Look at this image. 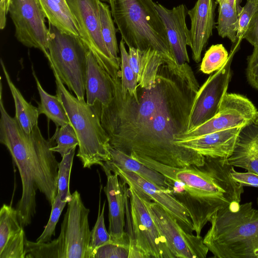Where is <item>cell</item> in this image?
I'll use <instances>...</instances> for the list:
<instances>
[{"label": "cell", "instance_id": "obj_1", "mask_svg": "<svg viewBox=\"0 0 258 258\" xmlns=\"http://www.w3.org/2000/svg\"><path fill=\"white\" fill-rule=\"evenodd\" d=\"M113 86L112 100L100 108L111 147L175 167L204 165L205 156L175 143L188 130L197 92L167 64L150 88L138 86V99L123 91L120 78L113 79Z\"/></svg>", "mask_w": 258, "mask_h": 258}, {"label": "cell", "instance_id": "obj_2", "mask_svg": "<svg viewBox=\"0 0 258 258\" xmlns=\"http://www.w3.org/2000/svg\"><path fill=\"white\" fill-rule=\"evenodd\" d=\"M0 142L10 152L17 167L22 193L17 205L19 220L23 227L32 222L36 213V195L38 190L51 206L58 192L59 162L50 150L55 146L51 138L46 140L38 124L30 134L25 132L15 117L6 111L0 94Z\"/></svg>", "mask_w": 258, "mask_h": 258}, {"label": "cell", "instance_id": "obj_3", "mask_svg": "<svg viewBox=\"0 0 258 258\" xmlns=\"http://www.w3.org/2000/svg\"><path fill=\"white\" fill-rule=\"evenodd\" d=\"M112 17L128 47L152 48L165 63L192 88L199 86L187 64H178L170 46L164 25L152 0H109Z\"/></svg>", "mask_w": 258, "mask_h": 258}, {"label": "cell", "instance_id": "obj_4", "mask_svg": "<svg viewBox=\"0 0 258 258\" xmlns=\"http://www.w3.org/2000/svg\"><path fill=\"white\" fill-rule=\"evenodd\" d=\"M203 242L215 257L258 258V210L252 203L216 212Z\"/></svg>", "mask_w": 258, "mask_h": 258}, {"label": "cell", "instance_id": "obj_5", "mask_svg": "<svg viewBox=\"0 0 258 258\" xmlns=\"http://www.w3.org/2000/svg\"><path fill=\"white\" fill-rule=\"evenodd\" d=\"M50 67L55 78L56 95L62 102L79 141L77 156L83 167L90 168L110 161L109 138L101 124L100 111L71 94L54 69Z\"/></svg>", "mask_w": 258, "mask_h": 258}, {"label": "cell", "instance_id": "obj_6", "mask_svg": "<svg viewBox=\"0 0 258 258\" xmlns=\"http://www.w3.org/2000/svg\"><path fill=\"white\" fill-rule=\"evenodd\" d=\"M48 29L50 67L78 99L84 100L89 49L79 36L64 33L50 23Z\"/></svg>", "mask_w": 258, "mask_h": 258}, {"label": "cell", "instance_id": "obj_7", "mask_svg": "<svg viewBox=\"0 0 258 258\" xmlns=\"http://www.w3.org/2000/svg\"><path fill=\"white\" fill-rule=\"evenodd\" d=\"M66 1L75 19L79 37L113 79L120 78V61L111 56L103 37L100 0Z\"/></svg>", "mask_w": 258, "mask_h": 258}, {"label": "cell", "instance_id": "obj_8", "mask_svg": "<svg viewBox=\"0 0 258 258\" xmlns=\"http://www.w3.org/2000/svg\"><path fill=\"white\" fill-rule=\"evenodd\" d=\"M139 195L165 244L174 257H206L209 250L201 236L187 232L172 215L158 204Z\"/></svg>", "mask_w": 258, "mask_h": 258}, {"label": "cell", "instance_id": "obj_9", "mask_svg": "<svg viewBox=\"0 0 258 258\" xmlns=\"http://www.w3.org/2000/svg\"><path fill=\"white\" fill-rule=\"evenodd\" d=\"M90 210L84 205L80 193L75 190L68 208L56 238L59 258H90Z\"/></svg>", "mask_w": 258, "mask_h": 258}, {"label": "cell", "instance_id": "obj_10", "mask_svg": "<svg viewBox=\"0 0 258 258\" xmlns=\"http://www.w3.org/2000/svg\"><path fill=\"white\" fill-rule=\"evenodd\" d=\"M8 13L17 40L27 47L39 49L48 58V29L37 0H10Z\"/></svg>", "mask_w": 258, "mask_h": 258}, {"label": "cell", "instance_id": "obj_11", "mask_svg": "<svg viewBox=\"0 0 258 258\" xmlns=\"http://www.w3.org/2000/svg\"><path fill=\"white\" fill-rule=\"evenodd\" d=\"M130 200L132 234H129L130 246L135 245L147 257H174L167 247L143 200L136 189L128 185Z\"/></svg>", "mask_w": 258, "mask_h": 258}, {"label": "cell", "instance_id": "obj_12", "mask_svg": "<svg viewBox=\"0 0 258 258\" xmlns=\"http://www.w3.org/2000/svg\"><path fill=\"white\" fill-rule=\"evenodd\" d=\"M238 46H232L227 62L210 75L196 93L189 113L188 131L202 124L217 113L231 78V64Z\"/></svg>", "mask_w": 258, "mask_h": 258}, {"label": "cell", "instance_id": "obj_13", "mask_svg": "<svg viewBox=\"0 0 258 258\" xmlns=\"http://www.w3.org/2000/svg\"><path fill=\"white\" fill-rule=\"evenodd\" d=\"M257 112L253 103L245 96L226 93L216 115L202 124L186 132L181 139L198 137L231 128L243 127L254 122Z\"/></svg>", "mask_w": 258, "mask_h": 258}, {"label": "cell", "instance_id": "obj_14", "mask_svg": "<svg viewBox=\"0 0 258 258\" xmlns=\"http://www.w3.org/2000/svg\"><path fill=\"white\" fill-rule=\"evenodd\" d=\"M104 164L117 174L121 181L132 185L141 195L149 198L172 215L185 230L191 231V221L186 209L174 197L169 190L162 188L133 172L120 169L106 162Z\"/></svg>", "mask_w": 258, "mask_h": 258}, {"label": "cell", "instance_id": "obj_15", "mask_svg": "<svg viewBox=\"0 0 258 258\" xmlns=\"http://www.w3.org/2000/svg\"><path fill=\"white\" fill-rule=\"evenodd\" d=\"M155 7L164 25L172 53L176 61L181 66L187 64L189 62L186 48L189 29L186 26L185 19L188 10L184 4L173 7L172 9H168L158 3H155Z\"/></svg>", "mask_w": 258, "mask_h": 258}, {"label": "cell", "instance_id": "obj_16", "mask_svg": "<svg viewBox=\"0 0 258 258\" xmlns=\"http://www.w3.org/2000/svg\"><path fill=\"white\" fill-rule=\"evenodd\" d=\"M100 166L107 177L104 191L108 203L109 233L112 241L121 243H130L128 235L124 230L127 190L125 192L123 187L125 184L117 174L112 172L103 163Z\"/></svg>", "mask_w": 258, "mask_h": 258}, {"label": "cell", "instance_id": "obj_17", "mask_svg": "<svg viewBox=\"0 0 258 258\" xmlns=\"http://www.w3.org/2000/svg\"><path fill=\"white\" fill-rule=\"evenodd\" d=\"M213 0H197L195 6L188 11L191 25L187 45L192 51V57L197 63L201 59V54L212 35L215 25Z\"/></svg>", "mask_w": 258, "mask_h": 258}, {"label": "cell", "instance_id": "obj_18", "mask_svg": "<svg viewBox=\"0 0 258 258\" xmlns=\"http://www.w3.org/2000/svg\"><path fill=\"white\" fill-rule=\"evenodd\" d=\"M242 127H234L202 136L180 139L175 141L182 147L192 149L205 157H229Z\"/></svg>", "mask_w": 258, "mask_h": 258}, {"label": "cell", "instance_id": "obj_19", "mask_svg": "<svg viewBox=\"0 0 258 258\" xmlns=\"http://www.w3.org/2000/svg\"><path fill=\"white\" fill-rule=\"evenodd\" d=\"M16 209L3 204L0 211V258H25L27 240Z\"/></svg>", "mask_w": 258, "mask_h": 258}, {"label": "cell", "instance_id": "obj_20", "mask_svg": "<svg viewBox=\"0 0 258 258\" xmlns=\"http://www.w3.org/2000/svg\"><path fill=\"white\" fill-rule=\"evenodd\" d=\"M86 102L91 106L96 103L107 106L113 96V79L101 66L92 52L87 54L85 81Z\"/></svg>", "mask_w": 258, "mask_h": 258}, {"label": "cell", "instance_id": "obj_21", "mask_svg": "<svg viewBox=\"0 0 258 258\" xmlns=\"http://www.w3.org/2000/svg\"><path fill=\"white\" fill-rule=\"evenodd\" d=\"M171 195L186 209L191 221V231L199 236L212 216L219 210L227 207L216 199L194 194L187 187L180 192Z\"/></svg>", "mask_w": 258, "mask_h": 258}, {"label": "cell", "instance_id": "obj_22", "mask_svg": "<svg viewBox=\"0 0 258 258\" xmlns=\"http://www.w3.org/2000/svg\"><path fill=\"white\" fill-rule=\"evenodd\" d=\"M227 162L258 174V124L253 122L242 127Z\"/></svg>", "mask_w": 258, "mask_h": 258}, {"label": "cell", "instance_id": "obj_23", "mask_svg": "<svg viewBox=\"0 0 258 258\" xmlns=\"http://www.w3.org/2000/svg\"><path fill=\"white\" fill-rule=\"evenodd\" d=\"M128 53L138 85L142 88H150L155 83L160 68L165 63L163 58L157 51L150 48L140 50L128 47Z\"/></svg>", "mask_w": 258, "mask_h": 258}, {"label": "cell", "instance_id": "obj_24", "mask_svg": "<svg viewBox=\"0 0 258 258\" xmlns=\"http://www.w3.org/2000/svg\"><path fill=\"white\" fill-rule=\"evenodd\" d=\"M48 23L64 33L79 36L75 19L66 0H37Z\"/></svg>", "mask_w": 258, "mask_h": 258}, {"label": "cell", "instance_id": "obj_25", "mask_svg": "<svg viewBox=\"0 0 258 258\" xmlns=\"http://www.w3.org/2000/svg\"><path fill=\"white\" fill-rule=\"evenodd\" d=\"M109 151L111 159L110 161L106 162L108 164L120 169L135 173L160 187L169 190L168 183L165 177L160 173L146 166L131 156L111 146H110Z\"/></svg>", "mask_w": 258, "mask_h": 258}, {"label": "cell", "instance_id": "obj_26", "mask_svg": "<svg viewBox=\"0 0 258 258\" xmlns=\"http://www.w3.org/2000/svg\"><path fill=\"white\" fill-rule=\"evenodd\" d=\"M1 64L6 80L13 97L15 107V118L21 127L28 134H31L33 128L38 124V108L28 102L10 77L2 59Z\"/></svg>", "mask_w": 258, "mask_h": 258}, {"label": "cell", "instance_id": "obj_27", "mask_svg": "<svg viewBox=\"0 0 258 258\" xmlns=\"http://www.w3.org/2000/svg\"><path fill=\"white\" fill-rule=\"evenodd\" d=\"M32 70V75L40 98V103L37 107L39 114H44L48 119L54 123L56 127L70 124L67 113L60 98L57 95L48 94L43 89L33 68Z\"/></svg>", "mask_w": 258, "mask_h": 258}, {"label": "cell", "instance_id": "obj_28", "mask_svg": "<svg viewBox=\"0 0 258 258\" xmlns=\"http://www.w3.org/2000/svg\"><path fill=\"white\" fill-rule=\"evenodd\" d=\"M238 0H226L219 5L217 22L218 35L228 38L233 44L236 42L238 22Z\"/></svg>", "mask_w": 258, "mask_h": 258}, {"label": "cell", "instance_id": "obj_29", "mask_svg": "<svg viewBox=\"0 0 258 258\" xmlns=\"http://www.w3.org/2000/svg\"><path fill=\"white\" fill-rule=\"evenodd\" d=\"M99 9L102 33L106 46L111 56L116 60L120 61L117 55L119 48L116 37L118 30L115 27L109 6L100 1Z\"/></svg>", "mask_w": 258, "mask_h": 258}, {"label": "cell", "instance_id": "obj_30", "mask_svg": "<svg viewBox=\"0 0 258 258\" xmlns=\"http://www.w3.org/2000/svg\"><path fill=\"white\" fill-rule=\"evenodd\" d=\"M125 43L121 39L119 48L120 53V81L123 92H128L131 96L138 98V81L130 62L128 53L125 47Z\"/></svg>", "mask_w": 258, "mask_h": 258}, {"label": "cell", "instance_id": "obj_31", "mask_svg": "<svg viewBox=\"0 0 258 258\" xmlns=\"http://www.w3.org/2000/svg\"><path fill=\"white\" fill-rule=\"evenodd\" d=\"M51 138L55 146L52 147L50 150L53 152L58 153L62 157L76 149L77 146L79 145L77 136L71 123L56 127Z\"/></svg>", "mask_w": 258, "mask_h": 258}, {"label": "cell", "instance_id": "obj_32", "mask_svg": "<svg viewBox=\"0 0 258 258\" xmlns=\"http://www.w3.org/2000/svg\"><path fill=\"white\" fill-rule=\"evenodd\" d=\"M75 149L62 157L59 163L57 175V195L61 201L68 203L72 194L70 191V178Z\"/></svg>", "mask_w": 258, "mask_h": 258}, {"label": "cell", "instance_id": "obj_33", "mask_svg": "<svg viewBox=\"0 0 258 258\" xmlns=\"http://www.w3.org/2000/svg\"><path fill=\"white\" fill-rule=\"evenodd\" d=\"M228 57V53L223 44L212 45L204 55L200 70L206 74L216 72L224 66Z\"/></svg>", "mask_w": 258, "mask_h": 258}, {"label": "cell", "instance_id": "obj_34", "mask_svg": "<svg viewBox=\"0 0 258 258\" xmlns=\"http://www.w3.org/2000/svg\"><path fill=\"white\" fill-rule=\"evenodd\" d=\"M106 202L104 201L102 210H100V199L97 219L93 229L91 231L89 244L90 258H93V254L98 247L112 241L111 237L107 231L104 223V210Z\"/></svg>", "mask_w": 258, "mask_h": 258}, {"label": "cell", "instance_id": "obj_35", "mask_svg": "<svg viewBox=\"0 0 258 258\" xmlns=\"http://www.w3.org/2000/svg\"><path fill=\"white\" fill-rule=\"evenodd\" d=\"M25 258H59L56 239L47 242H32L26 240Z\"/></svg>", "mask_w": 258, "mask_h": 258}, {"label": "cell", "instance_id": "obj_36", "mask_svg": "<svg viewBox=\"0 0 258 258\" xmlns=\"http://www.w3.org/2000/svg\"><path fill=\"white\" fill-rule=\"evenodd\" d=\"M238 22L236 42L233 44L239 45L250 20L258 13V0H247L244 7H238Z\"/></svg>", "mask_w": 258, "mask_h": 258}, {"label": "cell", "instance_id": "obj_37", "mask_svg": "<svg viewBox=\"0 0 258 258\" xmlns=\"http://www.w3.org/2000/svg\"><path fill=\"white\" fill-rule=\"evenodd\" d=\"M67 203L61 201L57 195L51 205V211L48 223L42 234L37 239L36 242H47L51 241L52 236L55 235L56 225Z\"/></svg>", "mask_w": 258, "mask_h": 258}, {"label": "cell", "instance_id": "obj_38", "mask_svg": "<svg viewBox=\"0 0 258 258\" xmlns=\"http://www.w3.org/2000/svg\"><path fill=\"white\" fill-rule=\"evenodd\" d=\"M129 253L130 243L111 241L96 249L93 258H128Z\"/></svg>", "mask_w": 258, "mask_h": 258}, {"label": "cell", "instance_id": "obj_39", "mask_svg": "<svg viewBox=\"0 0 258 258\" xmlns=\"http://www.w3.org/2000/svg\"><path fill=\"white\" fill-rule=\"evenodd\" d=\"M246 78L249 84L258 90V48H254L247 58Z\"/></svg>", "mask_w": 258, "mask_h": 258}, {"label": "cell", "instance_id": "obj_40", "mask_svg": "<svg viewBox=\"0 0 258 258\" xmlns=\"http://www.w3.org/2000/svg\"><path fill=\"white\" fill-rule=\"evenodd\" d=\"M230 174L233 180L243 186L258 187V174L249 171L239 172L233 167L230 170Z\"/></svg>", "mask_w": 258, "mask_h": 258}, {"label": "cell", "instance_id": "obj_41", "mask_svg": "<svg viewBox=\"0 0 258 258\" xmlns=\"http://www.w3.org/2000/svg\"><path fill=\"white\" fill-rule=\"evenodd\" d=\"M243 39H246L254 48H258V13L250 20Z\"/></svg>", "mask_w": 258, "mask_h": 258}, {"label": "cell", "instance_id": "obj_42", "mask_svg": "<svg viewBox=\"0 0 258 258\" xmlns=\"http://www.w3.org/2000/svg\"><path fill=\"white\" fill-rule=\"evenodd\" d=\"M7 13L5 9V0H0V29H4L6 25Z\"/></svg>", "mask_w": 258, "mask_h": 258}, {"label": "cell", "instance_id": "obj_43", "mask_svg": "<svg viewBox=\"0 0 258 258\" xmlns=\"http://www.w3.org/2000/svg\"><path fill=\"white\" fill-rule=\"evenodd\" d=\"M9 2H10V0H5V9H6L7 14H8V10Z\"/></svg>", "mask_w": 258, "mask_h": 258}, {"label": "cell", "instance_id": "obj_44", "mask_svg": "<svg viewBox=\"0 0 258 258\" xmlns=\"http://www.w3.org/2000/svg\"><path fill=\"white\" fill-rule=\"evenodd\" d=\"M226 0H216V3L220 5L221 3H222L223 2L226 1Z\"/></svg>", "mask_w": 258, "mask_h": 258}, {"label": "cell", "instance_id": "obj_45", "mask_svg": "<svg viewBox=\"0 0 258 258\" xmlns=\"http://www.w3.org/2000/svg\"><path fill=\"white\" fill-rule=\"evenodd\" d=\"M254 123H255L256 124H258V112H257V113L256 117L255 120L254 121Z\"/></svg>", "mask_w": 258, "mask_h": 258}, {"label": "cell", "instance_id": "obj_46", "mask_svg": "<svg viewBox=\"0 0 258 258\" xmlns=\"http://www.w3.org/2000/svg\"><path fill=\"white\" fill-rule=\"evenodd\" d=\"M100 1L102 2H106V3H109V0H100Z\"/></svg>", "mask_w": 258, "mask_h": 258}, {"label": "cell", "instance_id": "obj_47", "mask_svg": "<svg viewBox=\"0 0 258 258\" xmlns=\"http://www.w3.org/2000/svg\"><path fill=\"white\" fill-rule=\"evenodd\" d=\"M256 203H257V206H258V197H257V200H256Z\"/></svg>", "mask_w": 258, "mask_h": 258}]
</instances>
